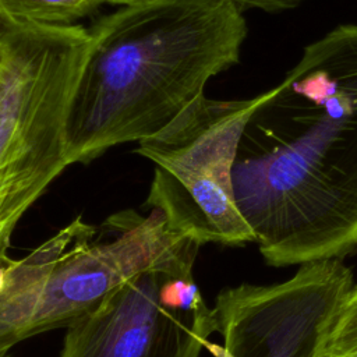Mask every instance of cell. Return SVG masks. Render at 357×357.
<instances>
[{
  "instance_id": "1",
  "label": "cell",
  "mask_w": 357,
  "mask_h": 357,
  "mask_svg": "<svg viewBox=\"0 0 357 357\" xmlns=\"http://www.w3.org/2000/svg\"><path fill=\"white\" fill-rule=\"evenodd\" d=\"M234 198L273 266L357 247V24L307 45L261 93L233 165Z\"/></svg>"
},
{
  "instance_id": "2",
  "label": "cell",
  "mask_w": 357,
  "mask_h": 357,
  "mask_svg": "<svg viewBox=\"0 0 357 357\" xmlns=\"http://www.w3.org/2000/svg\"><path fill=\"white\" fill-rule=\"evenodd\" d=\"M89 29L68 121L70 165L158 132L238 63L247 38L243 10L226 0H137Z\"/></svg>"
},
{
  "instance_id": "3",
  "label": "cell",
  "mask_w": 357,
  "mask_h": 357,
  "mask_svg": "<svg viewBox=\"0 0 357 357\" xmlns=\"http://www.w3.org/2000/svg\"><path fill=\"white\" fill-rule=\"evenodd\" d=\"M112 236L74 219L28 255L6 265L0 291V353L35 335L67 328L134 276L192 273L199 243L174 231L163 213L112 216Z\"/></svg>"
},
{
  "instance_id": "4",
  "label": "cell",
  "mask_w": 357,
  "mask_h": 357,
  "mask_svg": "<svg viewBox=\"0 0 357 357\" xmlns=\"http://www.w3.org/2000/svg\"><path fill=\"white\" fill-rule=\"evenodd\" d=\"M0 233L70 165L68 121L92 50L82 24L21 21L0 42Z\"/></svg>"
},
{
  "instance_id": "5",
  "label": "cell",
  "mask_w": 357,
  "mask_h": 357,
  "mask_svg": "<svg viewBox=\"0 0 357 357\" xmlns=\"http://www.w3.org/2000/svg\"><path fill=\"white\" fill-rule=\"evenodd\" d=\"M259 100L261 93L241 100L202 93L138 142L135 152L155 163L146 204L160 211L174 231L201 245L254 241L234 198L233 165Z\"/></svg>"
},
{
  "instance_id": "6",
  "label": "cell",
  "mask_w": 357,
  "mask_h": 357,
  "mask_svg": "<svg viewBox=\"0 0 357 357\" xmlns=\"http://www.w3.org/2000/svg\"><path fill=\"white\" fill-rule=\"evenodd\" d=\"M66 329L59 357H199L216 321L192 273L151 269Z\"/></svg>"
},
{
  "instance_id": "7",
  "label": "cell",
  "mask_w": 357,
  "mask_h": 357,
  "mask_svg": "<svg viewBox=\"0 0 357 357\" xmlns=\"http://www.w3.org/2000/svg\"><path fill=\"white\" fill-rule=\"evenodd\" d=\"M354 286L337 258L303 264L287 280L222 290L213 315L216 357H318Z\"/></svg>"
},
{
  "instance_id": "8",
  "label": "cell",
  "mask_w": 357,
  "mask_h": 357,
  "mask_svg": "<svg viewBox=\"0 0 357 357\" xmlns=\"http://www.w3.org/2000/svg\"><path fill=\"white\" fill-rule=\"evenodd\" d=\"M137 0H0L17 21L71 25L106 6H124Z\"/></svg>"
},
{
  "instance_id": "9",
  "label": "cell",
  "mask_w": 357,
  "mask_h": 357,
  "mask_svg": "<svg viewBox=\"0 0 357 357\" xmlns=\"http://www.w3.org/2000/svg\"><path fill=\"white\" fill-rule=\"evenodd\" d=\"M357 346V284L346 297L321 354H340Z\"/></svg>"
},
{
  "instance_id": "10",
  "label": "cell",
  "mask_w": 357,
  "mask_h": 357,
  "mask_svg": "<svg viewBox=\"0 0 357 357\" xmlns=\"http://www.w3.org/2000/svg\"><path fill=\"white\" fill-rule=\"evenodd\" d=\"M237 6L240 10L244 8H258L268 13L283 11L297 7L304 0H226Z\"/></svg>"
},
{
  "instance_id": "11",
  "label": "cell",
  "mask_w": 357,
  "mask_h": 357,
  "mask_svg": "<svg viewBox=\"0 0 357 357\" xmlns=\"http://www.w3.org/2000/svg\"><path fill=\"white\" fill-rule=\"evenodd\" d=\"M21 21H17V20H14L13 17H10L8 14H7V11L4 10V7L1 6V3H0V42L6 38V35L11 31V29H14L18 24H20Z\"/></svg>"
},
{
  "instance_id": "12",
  "label": "cell",
  "mask_w": 357,
  "mask_h": 357,
  "mask_svg": "<svg viewBox=\"0 0 357 357\" xmlns=\"http://www.w3.org/2000/svg\"><path fill=\"white\" fill-rule=\"evenodd\" d=\"M8 245H10V240L3 237L1 233H0V264H3V265H7L11 261L8 258V254H7Z\"/></svg>"
},
{
  "instance_id": "13",
  "label": "cell",
  "mask_w": 357,
  "mask_h": 357,
  "mask_svg": "<svg viewBox=\"0 0 357 357\" xmlns=\"http://www.w3.org/2000/svg\"><path fill=\"white\" fill-rule=\"evenodd\" d=\"M318 357H357V346L340 354H319Z\"/></svg>"
},
{
  "instance_id": "14",
  "label": "cell",
  "mask_w": 357,
  "mask_h": 357,
  "mask_svg": "<svg viewBox=\"0 0 357 357\" xmlns=\"http://www.w3.org/2000/svg\"><path fill=\"white\" fill-rule=\"evenodd\" d=\"M4 280H6V265L0 264V291L4 286Z\"/></svg>"
},
{
  "instance_id": "15",
  "label": "cell",
  "mask_w": 357,
  "mask_h": 357,
  "mask_svg": "<svg viewBox=\"0 0 357 357\" xmlns=\"http://www.w3.org/2000/svg\"><path fill=\"white\" fill-rule=\"evenodd\" d=\"M3 56H4V50H3V45L0 43V67H1V63H3Z\"/></svg>"
},
{
  "instance_id": "16",
  "label": "cell",
  "mask_w": 357,
  "mask_h": 357,
  "mask_svg": "<svg viewBox=\"0 0 357 357\" xmlns=\"http://www.w3.org/2000/svg\"><path fill=\"white\" fill-rule=\"evenodd\" d=\"M0 357H10L7 353H0Z\"/></svg>"
}]
</instances>
